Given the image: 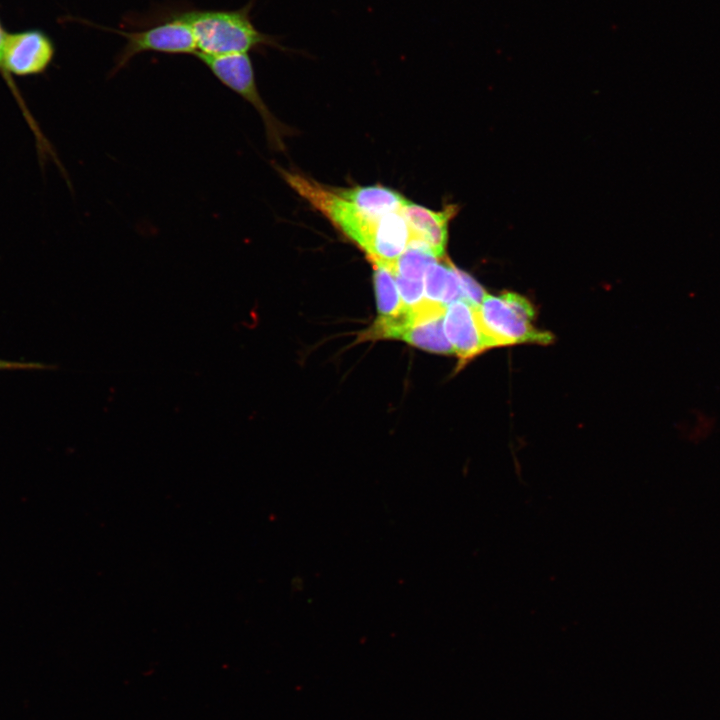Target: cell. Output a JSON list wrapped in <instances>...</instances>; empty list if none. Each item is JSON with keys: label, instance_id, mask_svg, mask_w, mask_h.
Returning a JSON list of instances; mask_svg holds the SVG:
<instances>
[{"label": "cell", "instance_id": "15", "mask_svg": "<svg viewBox=\"0 0 720 720\" xmlns=\"http://www.w3.org/2000/svg\"><path fill=\"white\" fill-rule=\"evenodd\" d=\"M394 277L405 306L415 307L425 299L423 280H409L399 275Z\"/></svg>", "mask_w": 720, "mask_h": 720}, {"label": "cell", "instance_id": "13", "mask_svg": "<svg viewBox=\"0 0 720 720\" xmlns=\"http://www.w3.org/2000/svg\"><path fill=\"white\" fill-rule=\"evenodd\" d=\"M436 261L438 259L426 246L410 242L397 259L393 275L409 280H423L427 268Z\"/></svg>", "mask_w": 720, "mask_h": 720}, {"label": "cell", "instance_id": "11", "mask_svg": "<svg viewBox=\"0 0 720 720\" xmlns=\"http://www.w3.org/2000/svg\"><path fill=\"white\" fill-rule=\"evenodd\" d=\"M431 264L424 275V296L425 299L440 303L444 306L464 299L459 280L455 272V266L445 260Z\"/></svg>", "mask_w": 720, "mask_h": 720}, {"label": "cell", "instance_id": "4", "mask_svg": "<svg viewBox=\"0 0 720 720\" xmlns=\"http://www.w3.org/2000/svg\"><path fill=\"white\" fill-rule=\"evenodd\" d=\"M125 37L126 43L116 58L111 75L129 63L139 53L152 51L168 54H196L197 46L190 27L174 13L141 31H117Z\"/></svg>", "mask_w": 720, "mask_h": 720}, {"label": "cell", "instance_id": "1", "mask_svg": "<svg viewBox=\"0 0 720 720\" xmlns=\"http://www.w3.org/2000/svg\"><path fill=\"white\" fill-rule=\"evenodd\" d=\"M255 1L250 0L236 10L184 9L174 14L190 27L197 46L196 54L247 53L263 47L295 52L283 46L279 37L256 28L250 15Z\"/></svg>", "mask_w": 720, "mask_h": 720}, {"label": "cell", "instance_id": "16", "mask_svg": "<svg viewBox=\"0 0 720 720\" xmlns=\"http://www.w3.org/2000/svg\"><path fill=\"white\" fill-rule=\"evenodd\" d=\"M455 272L457 274L464 299L473 306H479L487 294L486 291L466 272L456 267Z\"/></svg>", "mask_w": 720, "mask_h": 720}, {"label": "cell", "instance_id": "3", "mask_svg": "<svg viewBox=\"0 0 720 720\" xmlns=\"http://www.w3.org/2000/svg\"><path fill=\"white\" fill-rule=\"evenodd\" d=\"M195 56L223 85L240 95L257 110L263 119L269 143L273 148L281 149L286 128L274 117L261 98L250 56L247 53L196 54Z\"/></svg>", "mask_w": 720, "mask_h": 720}, {"label": "cell", "instance_id": "7", "mask_svg": "<svg viewBox=\"0 0 720 720\" xmlns=\"http://www.w3.org/2000/svg\"><path fill=\"white\" fill-rule=\"evenodd\" d=\"M402 212L410 228V242L423 244L438 260L446 259L448 225L456 215L457 207L449 205L434 211L408 200Z\"/></svg>", "mask_w": 720, "mask_h": 720}, {"label": "cell", "instance_id": "2", "mask_svg": "<svg viewBox=\"0 0 720 720\" xmlns=\"http://www.w3.org/2000/svg\"><path fill=\"white\" fill-rule=\"evenodd\" d=\"M476 312L490 348L521 343L545 345L553 340L550 332L533 325L535 308L517 293L486 294Z\"/></svg>", "mask_w": 720, "mask_h": 720}, {"label": "cell", "instance_id": "12", "mask_svg": "<svg viewBox=\"0 0 720 720\" xmlns=\"http://www.w3.org/2000/svg\"><path fill=\"white\" fill-rule=\"evenodd\" d=\"M373 281L377 311L380 318H390L403 313L404 305L394 275L387 269L374 265Z\"/></svg>", "mask_w": 720, "mask_h": 720}, {"label": "cell", "instance_id": "9", "mask_svg": "<svg viewBox=\"0 0 720 720\" xmlns=\"http://www.w3.org/2000/svg\"><path fill=\"white\" fill-rule=\"evenodd\" d=\"M336 191L356 208L372 216L402 210L408 201L399 192L381 185L336 188Z\"/></svg>", "mask_w": 720, "mask_h": 720}, {"label": "cell", "instance_id": "17", "mask_svg": "<svg viewBox=\"0 0 720 720\" xmlns=\"http://www.w3.org/2000/svg\"><path fill=\"white\" fill-rule=\"evenodd\" d=\"M54 369V366H50L40 362L31 361H13L0 358V372L1 371H34V370H48Z\"/></svg>", "mask_w": 720, "mask_h": 720}, {"label": "cell", "instance_id": "5", "mask_svg": "<svg viewBox=\"0 0 720 720\" xmlns=\"http://www.w3.org/2000/svg\"><path fill=\"white\" fill-rule=\"evenodd\" d=\"M54 57V45L39 30L7 34L4 50L6 73L17 76L36 75L44 72Z\"/></svg>", "mask_w": 720, "mask_h": 720}, {"label": "cell", "instance_id": "8", "mask_svg": "<svg viewBox=\"0 0 720 720\" xmlns=\"http://www.w3.org/2000/svg\"><path fill=\"white\" fill-rule=\"evenodd\" d=\"M410 240V228L402 210L384 214L378 220L366 255L374 265L394 274L396 261L406 250Z\"/></svg>", "mask_w": 720, "mask_h": 720}, {"label": "cell", "instance_id": "14", "mask_svg": "<svg viewBox=\"0 0 720 720\" xmlns=\"http://www.w3.org/2000/svg\"><path fill=\"white\" fill-rule=\"evenodd\" d=\"M716 427V421L711 414L695 410L680 422V435L689 443L699 444L707 440Z\"/></svg>", "mask_w": 720, "mask_h": 720}, {"label": "cell", "instance_id": "10", "mask_svg": "<svg viewBox=\"0 0 720 720\" xmlns=\"http://www.w3.org/2000/svg\"><path fill=\"white\" fill-rule=\"evenodd\" d=\"M444 314L414 320L399 339L428 352L455 354L444 332Z\"/></svg>", "mask_w": 720, "mask_h": 720}, {"label": "cell", "instance_id": "6", "mask_svg": "<svg viewBox=\"0 0 720 720\" xmlns=\"http://www.w3.org/2000/svg\"><path fill=\"white\" fill-rule=\"evenodd\" d=\"M476 307L465 299L446 306L444 332L459 358L460 366L490 348L481 329Z\"/></svg>", "mask_w": 720, "mask_h": 720}, {"label": "cell", "instance_id": "18", "mask_svg": "<svg viewBox=\"0 0 720 720\" xmlns=\"http://www.w3.org/2000/svg\"><path fill=\"white\" fill-rule=\"evenodd\" d=\"M6 37L7 33H5L1 23H0V73L4 77L5 80H8V84L11 86L13 90H15V86L13 83L9 80L10 76L6 73L4 68V50H5V43H6Z\"/></svg>", "mask_w": 720, "mask_h": 720}]
</instances>
